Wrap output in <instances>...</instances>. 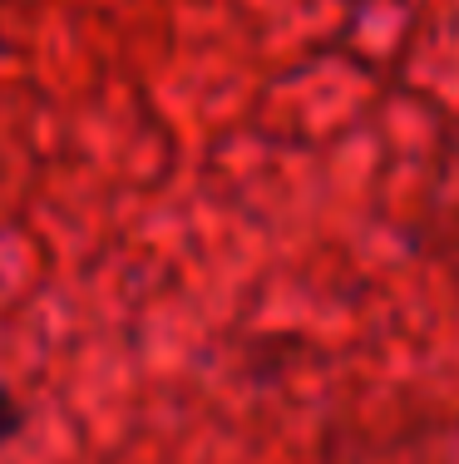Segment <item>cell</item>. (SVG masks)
Returning a JSON list of instances; mask_svg holds the SVG:
<instances>
[{"label": "cell", "mask_w": 459, "mask_h": 464, "mask_svg": "<svg viewBox=\"0 0 459 464\" xmlns=\"http://www.w3.org/2000/svg\"><path fill=\"white\" fill-rule=\"evenodd\" d=\"M20 430H25V405H20V395L0 381V450H5Z\"/></svg>", "instance_id": "6da1fadb"}, {"label": "cell", "mask_w": 459, "mask_h": 464, "mask_svg": "<svg viewBox=\"0 0 459 464\" xmlns=\"http://www.w3.org/2000/svg\"><path fill=\"white\" fill-rule=\"evenodd\" d=\"M351 5H356V0H351Z\"/></svg>", "instance_id": "7a4b0ae2"}]
</instances>
